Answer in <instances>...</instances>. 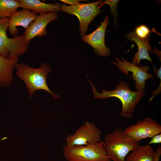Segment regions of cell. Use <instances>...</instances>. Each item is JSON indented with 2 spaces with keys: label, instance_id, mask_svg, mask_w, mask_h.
<instances>
[{
  "label": "cell",
  "instance_id": "13",
  "mask_svg": "<svg viewBox=\"0 0 161 161\" xmlns=\"http://www.w3.org/2000/svg\"><path fill=\"white\" fill-rule=\"evenodd\" d=\"M38 15L27 9L17 11L9 18L8 30L12 35H16L19 33L17 27L21 26L26 29Z\"/></svg>",
  "mask_w": 161,
  "mask_h": 161
},
{
  "label": "cell",
  "instance_id": "7",
  "mask_svg": "<svg viewBox=\"0 0 161 161\" xmlns=\"http://www.w3.org/2000/svg\"><path fill=\"white\" fill-rule=\"evenodd\" d=\"M101 132L94 123L86 121L72 134L66 137L65 145L67 147L85 145L100 142Z\"/></svg>",
  "mask_w": 161,
  "mask_h": 161
},
{
  "label": "cell",
  "instance_id": "4",
  "mask_svg": "<svg viewBox=\"0 0 161 161\" xmlns=\"http://www.w3.org/2000/svg\"><path fill=\"white\" fill-rule=\"evenodd\" d=\"M63 155L68 161H111L103 141L83 146L63 147Z\"/></svg>",
  "mask_w": 161,
  "mask_h": 161
},
{
  "label": "cell",
  "instance_id": "10",
  "mask_svg": "<svg viewBox=\"0 0 161 161\" xmlns=\"http://www.w3.org/2000/svg\"><path fill=\"white\" fill-rule=\"evenodd\" d=\"M109 22L108 16L106 15L100 25L95 30L82 36V41L93 47L95 53L99 57H108L110 53L109 49L105 43L106 31Z\"/></svg>",
  "mask_w": 161,
  "mask_h": 161
},
{
  "label": "cell",
  "instance_id": "9",
  "mask_svg": "<svg viewBox=\"0 0 161 161\" xmlns=\"http://www.w3.org/2000/svg\"><path fill=\"white\" fill-rule=\"evenodd\" d=\"M123 131L139 143L143 139L151 138L161 133V126L152 118L146 117L142 120L126 126Z\"/></svg>",
  "mask_w": 161,
  "mask_h": 161
},
{
  "label": "cell",
  "instance_id": "22",
  "mask_svg": "<svg viewBox=\"0 0 161 161\" xmlns=\"http://www.w3.org/2000/svg\"><path fill=\"white\" fill-rule=\"evenodd\" d=\"M60 1L65 3L71 4V5H75L78 4L80 1H86V0H60Z\"/></svg>",
  "mask_w": 161,
  "mask_h": 161
},
{
  "label": "cell",
  "instance_id": "6",
  "mask_svg": "<svg viewBox=\"0 0 161 161\" xmlns=\"http://www.w3.org/2000/svg\"><path fill=\"white\" fill-rule=\"evenodd\" d=\"M102 1L99 0L87 4L79 3L70 6L64 4H61L60 11L74 15L78 17L80 22L79 32L82 36L86 33L89 23L102 11L100 10L98 6Z\"/></svg>",
  "mask_w": 161,
  "mask_h": 161
},
{
  "label": "cell",
  "instance_id": "18",
  "mask_svg": "<svg viewBox=\"0 0 161 161\" xmlns=\"http://www.w3.org/2000/svg\"><path fill=\"white\" fill-rule=\"evenodd\" d=\"M151 32H156L160 35L154 28L152 30H150L147 27L144 25H141L137 27L134 32L136 35L138 37L145 39L149 35Z\"/></svg>",
  "mask_w": 161,
  "mask_h": 161
},
{
  "label": "cell",
  "instance_id": "14",
  "mask_svg": "<svg viewBox=\"0 0 161 161\" xmlns=\"http://www.w3.org/2000/svg\"><path fill=\"white\" fill-rule=\"evenodd\" d=\"M19 60L18 57L6 58L0 55V86L11 85L13 80V71Z\"/></svg>",
  "mask_w": 161,
  "mask_h": 161
},
{
  "label": "cell",
  "instance_id": "15",
  "mask_svg": "<svg viewBox=\"0 0 161 161\" xmlns=\"http://www.w3.org/2000/svg\"><path fill=\"white\" fill-rule=\"evenodd\" d=\"M20 7L28 9L39 15L50 12H58L60 11L61 4L59 3L55 4L46 3L39 0H18Z\"/></svg>",
  "mask_w": 161,
  "mask_h": 161
},
{
  "label": "cell",
  "instance_id": "19",
  "mask_svg": "<svg viewBox=\"0 0 161 161\" xmlns=\"http://www.w3.org/2000/svg\"><path fill=\"white\" fill-rule=\"evenodd\" d=\"M119 0H106L102 3L100 6L99 7L100 8L103 4H109L111 8V10L112 14L114 16V22L117 24V7Z\"/></svg>",
  "mask_w": 161,
  "mask_h": 161
},
{
  "label": "cell",
  "instance_id": "24",
  "mask_svg": "<svg viewBox=\"0 0 161 161\" xmlns=\"http://www.w3.org/2000/svg\"><path fill=\"white\" fill-rule=\"evenodd\" d=\"M7 137H5L3 138L2 139L0 140V141H1V140H5V139H7Z\"/></svg>",
  "mask_w": 161,
  "mask_h": 161
},
{
  "label": "cell",
  "instance_id": "5",
  "mask_svg": "<svg viewBox=\"0 0 161 161\" xmlns=\"http://www.w3.org/2000/svg\"><path fill=\"white\" fill-rule=\"evenodd\" d=\"M9 18H0V55L6 58L18 57L28 50L29 43L23 34L9 38L6 31Z\"/></svg>",
  "mask_w": 161,
  "mask_h": 161
},
{
  "label": "cell",
  "instance_id": "17",
  "mask_svg": "<svg viewBox=\"0 0 161 161\" xmlns=\"http://www.w3.org/2000/svg\"><path fill=\"white\" fill-rule=\"evenodd\" d=\"M20 7L18 0H0V18H10Z\"/></svg>",
  "mask_w": 161,
  "mask_h": 161
},
{
  "label": "cell",
  "instance_id": "11",
  "mask_svg": "<svg viewBox=\"0 0 161 161\" xmlns=\"http://www.w3.org/2000/svg\"><path fill=\"white\" fill-rule=\"evenodd\" d=\"M58 18L57 13L50 12L38 15L26 29L23 35L26 41L29 43L34 38L42 37L47 34L48 24Z\"/></svg>",
  "mask_w": 161,
  "mask_h": 161
},
{
  "label": "cell",
  "instance_id": "12",
  "mask_svg": "<svg viewBox=\"0 0 161 161\" xmlns=\"http://www.w3.org/2000/svg\"><path fill=\"white\" fill-rule=\"evenodd\" d=\"M126 36L128 40L133 41L135 43L138 47V52L135 54L132 58L131 63L139 66L141 60L147 59L151 62L153 65L154 71L155 73H156L157 70L153 65L149 53V52H150L152 54H153L151 51L152 47L149 44V35L145 38H141L137 37L134 32L132 31L129 33Z\"/></svg>",
  "mask_w": 161,
  "mask_h": 161
},
{
  "label": "cell",
  "instance_id": "21",
  "mask_svg": "<svg viewBox=\"0 0 161 161\" xmlns=\"http://www.w3.org/2000/svg\"><path fill=\"white\" fill-rule=\"evenodd\" d=\"M161 143V133L156 134L151 138L148 144L150 145L154 144H159Z\"/></svg>",
  "mask_w": 161,
  "mask_h": 161
},
{
  "label": "cell",
  "instance_id": "2",
  "mask_svg": "<svg viewBox=\"0 0 161 161\" xmlns=\"http://www.w3.org/2000/svg\"><path fill=\"white\" fill-rule=\"evenodd\" d=\"M16 68V75L25 83L30 98L33 97L36 91L40 90L47 92L55 98L59 97L58 95L51 91L47 84L48 75L52 71L48 64L43 63L40 67L34 68L21 63H18Z\"/></svg>",
  "mask_w": 161,
  "mask_h": 161
},
{
  "label": "cell",
  "instance_id": "23",
  "mask_svg": "<svg viewBox=\"0 0 161 161\" xmlns=\"http://www.w3.org/2000/svg\"><path fill=\"white\" fill-rule=\"evenodd\" d=\"M155 157L154 161H159L161 155V147L158 146L155 151Z\"/></svg>",
  "mask_w": 161,
  "mask_h": 161
},
{
  "label": "cell",
  "instance_id": "3",
  "mask_svg": "<svg viewBox=\"0 0 161 161\" xmlns=\"http://www.w3.org/2000/svg\"><path fill=\"white\" fill-rule=\"evenodd\" d=\"M103 142L108 157L113 161H125L128 154L139 145L120 128L106 135Z\"/></svg>",
  "mask_w": 161,
  "mask_h": 161
},
{
  "label": "cell",
  "instance_id": "16",
  "mask_svg": "<svg viewBox=\"0 0 161 161\" xmlns=\"http://www.w3.org/2000/svg\"><path fill=\"white\" fill-rule=\"evenodd\" d=\"M155 157V151L151 145H139L126 157L125 161H154Z\"/></svg>",
  "mask_w": 161,
  "mask_h": 161
},
{
  "label": "cell",
  "instance_id": "1",
  "mask_svg": "<svg viewBox=\"0 0 161 161\" xmlns=\"http://www.w3.org/2000/svg\"><path fill=\"white\" fill-rule=\"evenodd\" d=\"M88 79L92 88L95 99H106L109 97L117 98L122 104L121 116L126 118L132 117L135 109L139 102L144 97L145 90L133 91L130 89L129 85L127 82L120 81L116 86V89L112 91L103 90L99 93L96 90L92 83Z\"/></svg>",
  "mask_w": 161,
  "mask_h": 161
},
{
  "label": "cell",
  "instance_id": "8",
  "mask_svg": "<svg viewBox=\"0 0 161 161\" xmlns=\"http://www.w3.org/2000/svg\"><path fill=\"white\" fill-rule=\"evenodd\" d=\"M117 62L113 61L112 63L118 67V69L122 73H124L130 78L131 76L129 72H132V77L135 81V89L136 91L143 90L145 86L146 81L148 79L153 78L154 76L151 73L148 72L150 70L148 65L138 66L129 62L121 57V61L118 58L115 57Z\"/></svg>",
  "mask_w": 161,
  "mask_h": 161
},
{
  "label": "cell",
  "instance_id": "20",
  "mask_svg": "<svg viewBox=\"0 0 161 161\" xmlns=\"http://www.w3.org/2000/svg\"><path fill=\"white\" fill-rule=\"evenodd\" d=\"M161 67L160 66L159 69L157 70L156 74H155L157 76V78H159L160 79V85L157 89L153 91H152V94L151 97L149 98V101H150L152 100L157 95L161 93Z\"/></svg>",
  "mask_w": 161,
  "mask_h": 161
}]
</instances>
